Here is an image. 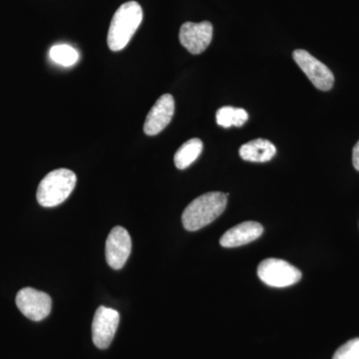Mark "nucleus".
<instances>
[{"label":"nucleus","mask_w":359,"mask_h":359,"mask_svg":"<svg viewBox=\"0 0 359 359\" xmlns=\"http://www.w3.org/2000/svg\"><path fill=\"white\" fill-rule=\"evenodd\" d=\"M228 196L222 192H210L194 200L182 215L184 228L195 231L212 223L226 209Z\"/></svg>","instance_id":"1"},{"label":"nucleus","mask_w":359,"mask_h":359,"mask_svg":"<svg viewBox=\"0 0 359 359\" xmlns=\"http://www.w3.org/2000/svg\"><path fill=\"white\" fill-rule=\"evenodd\" d=\"M143 20V11L138 2L122 4L111 20L107 43L112 51H120L127 46Z\"/></svg>","instance_id":"2"},{"label":"nucleus","mask_w":359,"mask_h":359,"mask_svg":"<svg viewBox=\"0 0 359 359\" xmlns=\"http://www.w3.org/2000/svg\"><path fill=\"white\" fill-rule=\"evenodd\" d=\"M76 175L68 169H57L50 172L40 182L37 189V202L44 208L56 207L72 193L76 186Z\"/></svg>","instance_id":"3"},{"label":"nucleus","mask_w":359,"mask_h":359,"mask_svg":"<svg viewBox=\"0 0 359 359\" xmlns=\"http://www.w3.org/2000/svg\"><path fill=\"white\" fill-rule=\"evenodd\" d=\"M257 276L269 287H287L299 283L302 271L280 259H266L259 264Z\"/></svg>","instance_id":"4"},{"label":"nucleus","mask_w":359,"mask_h":359,"mask_svg":"<svg viewBox=\"0 0 359 359\" xmlns=\"http://www.w3.org/2000/svg\"><path fill=\"white\" fill-rule=\"evenodd\" d=\"M292 57L316 88L321 91H328L332 88L334 76L327 65H323L304 49L295 50Z\"/></svg>","instance_id":"5"},{"label":"nucleus","mask_w":359,"mask_h":359,"mask_svg":"<svg viewBox=\"0 0 359 359\" xmlns=\"http://www.w3.org/2000/svg\"><path fill=\"white\" fill-rule=\"evenodd\" d=\"M16 306L21 313L33 321L44 320L52 308L51 297L32 287H25L16 295Z\"/></svg>","instance_id":"6"},{"label":"nucleus","mask_w":359,"mask_h":359,"mask_svg":"<svg viewBox=\"0 0 359 359\" xmlns=\"http://www.w3.org/2000/svg\"><path fill=\"white\" fill-rule=\"evenodd\" d=\"M120 314L115 309L99 306L92 323V339L98 348L106 349L110 346L114 339Z\"/></svg>","instance_id":"7"},{"label":"nucleus","mask_w":359,"mask_h":359,"mask_svg":"<svg viewBox=\"0 0 359 359\" xmlns=\"http://www.w3.org/2000/svg\"><path fill=\"white\" fill-rule=\"evenodd\" d=\"M132 241L128 231L122 226H115L106 241V261L113 269H121L129 259Z\"/></svg>","instance_id":"8"},{"label":"nucleus","mask_w":359,"mask_h":359,"mask_svg":"<svg viewBox=\"0 0 359 359\" xmlns=\"http://www.w3.org/2000/svg\"><path fill=\"white\" fill-rule=\"evenodd\" d=\"M179 39L181 44L192 54H201L208 48L212 39V25L209 21L186 22L181 26Z\"/></svg>","instance_id":"9"},{"label":"nucleus","mask_w":359,"mask_h":359,"mask_svg":"<svg viewBox=\"0 0 359 359\" xmlns=\"http://www.w3.org/2000/svg\"><path fill=\"white\" fill-rule=\"evenodd\" d=\"M174 113L173 96L171 94H164L161 96L146 118L144 132L148 136H155V135L159 134L170 124Z\"/></svg>","instance_id":"10"},{"label":"nucleus","mask_w":359,"mask_h":359,"mask_svg":"<svg viewBox=\"0 0 359 359\" xmlns=\"http://www.w3.org/2000/svg\"><path fill=\"white\" fill-rule=\"evenodd\" d=\"M264 228L257 222H244L238 224L222 236L219 244L224 248H236L250 244L261 237Z\"/></svg>","instance_id":"11"},{"label":"nucleus","mask_w":359,"mask_h":359,"mask_svg":"<svg viewBox=\"0 0 359 359\" xmlns=\"http://www.w3.org/2000/svg\"><path fill=\"white\" fill-rule=\"evenodd\" d=\"M241 157L248 162H269L275 157L276 146L266 139H256L248 142L240 148Z\"/></svg>","instance_id":"12"},{"label":"nucleus","mask_w":359,"mask_h":359,"mask_svg":"<svg viewBox=\"0 0 359 359\" xmlns=\"http://www.w3.org/2000/svg\"><path fill=\"white\" fill-rule=\"evenodd\" d=\"M203 151V142L198 138L185 142L174 156V162L180 170L186 169L192 165Z\"/></svg>","instance_id":"13"},{"label":"nucleus","mask_w":359,"mask_h":359,"mask_svg":"<svg viewBox=\"0 0 359 359\" xmlns=\"http://www.w3.org/2000/svg\"><path fill=\"white\" fill-rule=\"evenodd\" d=\"M217 123L224 128H230L231 126L242 127L249 119V114L243 108L224 106L217 111Z\"/></svg>","instance_id":"14"},{"label":"nucleus","mask_w":359,"mask_h":359,"mask_svg":"<svg viewBox=\"0 0 359 359\" xmlns=\"http://www.w3.org/2000/svg\"><path fill=\"white\" fill-rule=\"evenodd\" d=\"M51 60L56 65L70 67L79 60V53L76 49L67 44L54 45L49 51Z\"/></svg>","instance_id":"15"},{"label":"nucleus","mask_w":359,"mask_h":359,"mask_svg":"<svg viewBox=\"0 0 359 359\" xmlns=\"http://www.w3.org/2000/svg\"><path fill=\"white\" fill-rule=\"evenodd\" d=\"M332 359H359V337L340 346Z\"/></svg>","instance_id":"16"},{"label":"nucleus","mask_w":359,"mask_h":359,"mask_svg":"<svg viewBox=\"0 0 359 359\" xmlns=\"http://www.w3.org/2000/svg\"><path fill=\"white\" fill-rule=\"evenodd\" d=\"M353 163L354 168L359 171V141L353 148Z\"/></svg>","instance_id":"17"}]
</instances>
